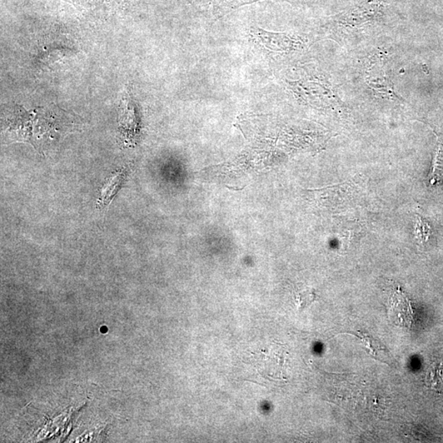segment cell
Masks as SVG:
<instances>
[{"instance_id":"obj_1","label":"cell","mask_w":443,"mask_h":443,"mask_svg":"<svg viewBox=\"0 0 443 443\" xmlns=\"http://www.w3.org/2000/svg\"><path fill=\"white\" fill-rule=\"evenodd\" d=\"M119 126H120L123 142L127 145L135 143L139 134L140 122H139L136 104L133 102L129 89L124 93L120 108H119Z\"/></svg>"},{"instance_id":"obj_2","label":"cell","mask_w":443,"mask_h":443,"mask_svg":"<svg viewBox=\"0 0 443 443\" xmlns=\"http://www.w3.org/2000/svg\"><path fill=\"white\" fill-rule=\"evenodd\" d=\"M251 36L258 46L273 53L287 52L294 46V41L286 34L272 33L255 28L252 30Z\"/></svg>"},{"instance_id":"obj_3","label":"cell","mask_w":443,"mask_h":443,"mask_svg":"<svg viewBox=\"0 0 443 443\" xmlns=\"http://www.w3.org/2000/svg\"><path fill=\"white\" fill-rule=\"evenodd\" d=\"M275 345L271 346L266 350L261 351L260 353L253 355L254 366L258 370V373L266 380H270V377L273 380H277L278 368H280V362L278 360L275 361L277 348Z\"/></svg>"},{"instance_id":"obj_4","label":"cell","mask_w":443,"mask_h":443,"mask_svg":"<svg viewBox=\"0 0 443 443\" xmlns=\"http://www.w3.org/2000/svg\"><path fill=\"white\" fill-rule=\"evenodd\" d=\"M128 170L129 168H123L108 177L106 182L104 184L101 195L98 198L96 205L98 208H106L111 203L118 191L120 190L124 182L126 181Z\"/></svg>"},{"instance_id":"obj_5","label":"cell","mask_w":443,"mask_h":443,"mask_svg":"<svg viewBox=\"0 0 443 443\" xmlns=\"http://www.w3.org/2000/svg\"><path fill=\"white\" fill-rule=\"evenodd\" d=\"M437 137V147L436 149L431 172L428 177V182L431 186L439 185L443 182V145Z\"/></svg>"},{"instance_id":"obj_6","label":"cell","mask_w":443,"mask_h":443,"mask_svg":"<svg viewBox=\"0 0 443 443\" xmlns=\"http://www.w3.org/2000/svg\"><path fill=\"white\" fill-rule=\"evenodd\" d=\"M431 232L432 230L429 223L423 220L419 215H417L415 225V234L418 242L422 244V245L423 244H425L427 241L429 240Z\"/></svg>"},{"instance_id":"obj_7","label":"cell","mask_w":443,"mask_h":443,"mask_svg":"<svg viewBox=\"0 0 443 443\" xmlns=\"http://www.w3.org/2000/svg\"><path fill=\"white\" fill-rule=\"evenodd\" d=\"M254 1H256V0H216L215 8L218 13L224 14L233 8Z\"/></svg>"},{"instance_id":"obj_8","label":"cell","mask_w":443,"mask_h":443,"mask_svg":"<svg viewBox=\"0 0 443 443\" xmlns=\"http://www.w3.org/2000/svg\"><path fill=\"white\" fill-rule=\"evenodd\" d=\"M297 299L300 307L303 308L315 300L316 294L313 290H303L297 293Z\"/></svg>"}]
</instances>
